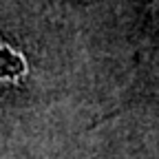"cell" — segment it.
I'll return each instance as SVG.
<instances>
[{
    "mask_svg": "<svg viewBox=\"0 0 159 159\" xmlns=\"http://www.w3.org/2000/svg\"><path fill=\"white\" fill-rule=\"evenodd\" d=\"M29 71L27 60L20 55V51L0 44V84H16Z\"/></svg>",
    "mask_w": 159,
    "mask_h": 159,
    "instance_id": "6da1fadb",
    "label": "cell"
}]
</instances>
